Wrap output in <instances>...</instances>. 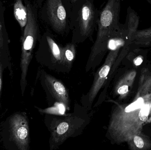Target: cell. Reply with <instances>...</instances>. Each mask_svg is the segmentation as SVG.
<instances>
[{"instance_id": "cell-9", "label": "cell", "mask_w": 151, "mask_h": 150, "mask_svg": "<svg viewBox=\"0 0 151 150\" xmlns=\"http://www.w3.org/2000/svg\"><path fill=\"white\" fill-rule=\"evenodd\" d=\"M40 43L41 50L47 54L52 62L62 64L63 47L51 32L44 33L41 37Z\"/></svg>"}, {"instance_id": "cell-3", "label": "cell", "mask_w": 151, "mask_h": 150, "mask_svg": "<svg viewBox=\"0 0 151 150\" xmlns=\"http://www.w3.org/2000/svg\"><path fill=\"white\" fill-rule=\"evenodd\" d=\"M95 0H85L72 11L70 31L71 42L82 43L88 39L93 41V35L97 25L100 11L96 8Z\"/></svg>"}, {"instance_id": "cell-10", "label": "cell", "mask_w": 151, "mask_h": 150, "mask_svg": "<svg viewBox=\"0 0 151 150\" xmlns=\"http://www.w3.org/2000/svg\"><path fill=\"white\" fill-rule=\"evenodd\" d=\"M45 79L46 85L53 96L68 108L70 106V98L64 85L60 81L48 74L45 75Z\"/></svg>"}, {"instance_id": "cell-16", "label": "cell", "mask_w": 151, "mask_h": 150, "mask_svg": "<svg viewBox=\"0 0 151 150\" xmlns=\"http://www.w3.org/2000/svg\"><path fill=\"white\" fill-rule=\"evenodd\" d=\"M76 55V47L74 43H68L63 48L62 64L70 68L71 67Z\"/></svg>"}, {"instance_id": "cell-4", "label": "cell", "mask_w": 151, "mask_h": 150, "mask_svg": "<svg viewBox=\"0 0 151 150\" xmlns=\"http://www.w3.org/2000/svg\"><path fill=\"white\" fill-rule=\"evenodd\" d=\"M24 1L27 9L28 17L22 38L20 67L22 71L21 84L23 94L25 86L27 69L32 57L33 52L37 41H40L41 37L36 6H34L27 0H24Z\"/></svg>"}, {"instance_id": "cell-8", "label": "cell", "mask_w": 151, "mask_h": 150, "mask_svg": "<svg viewBox=\"0 0 151 150\" xmlns=\"http://www.w3.org/2000/svg\"><path fill=\"white\" fill-rule=\"evenodd\" d=\"M12 135L19 149L27 150L29 148V127L27 119L24 115L17 114L11 119Z\"/></svg>"}, {"instance_id": "cell-15", "label": "cell", "mask_w": 151, "mask_h": 150, "mask_svg": "<svg viewBox=\"0 0 151 150\" xmlns=\"http://www.w3.org/2000/svg\"><path fill=\"white\" fill-rule=\"evenodd\" d=\"M15 18L22 28L25 26L27 21V10L26 6L23 5L22 0H16L14 5Z\"/></svg>"}, {"instance_id": "cell-18", "label": "cell", "mask_w": 151, "mask_h": 150, "mask_svg": "<svg viewBox=\"0 0 151 150\" xmlns=\"http://www.w3.org/2000/svg\"><path fill=\"white\" fill-rule=\"evenodd\" d=\"M85 0H68L71 6L72 11L76 8V7H78Z\"/></svg>"}, {"instance_id": "cell-19", "label": "cell", "mask_w": 151, "mask_h": 150, "mask_svg": "<svg viewBox=\"0 0 151 150\" xmlns=\"http://www.w3.org/2000/svg\"><path fill=\"white\" fill-rule=\"evenodd\" d=\"M3 38L2 26L1 23L0 22V48L3 46Z\"/></svg>"}, {"instance_id": "cell-6", "label": "cell", "mask_w": 151, "mask_h": 150, "mask_svg": "<svg viewBox=\"0 0 151 150\" xmlns=\"http://www.w3.org/2000/svg\"><path fill=\"white\" fill-rule=\"evenodd\" d=\"M84 121L77 116H70L63 119H55L50 127V149L62 144L67 138L72 136L83 125Z\"/></svg>"}, {"instance_id": "cell-22", "label": "cell", "mask_w": 151, "mask_h": 150, "mask_svg": "<svg viewBox=\"0 0 151 150\" xmlns=\"http://www.w3.org/2000/svg\"><path fill=\"white\" fill-rule=\"evenodd\" d=\"M145 1H147L151 5V0H145Z\"/></svg>"}, {"instance_id": "cell-24", "label": "cell", "mask_w": 151, "mask_h": 150, "mask_svg": "<svg viewBox=\"0 0 151 150\" xmlns=\"http://www.w3.org/2000/svg\"><path fill=\"white\" fill-rule=\"evenodd\" d=\"M95 1H96V0H95Z\"/></svg>"}, {"instance_id": "cell-2", "label": "cell", "mask_w": 151, "mask_h": 150, "mask_svg": "<svg viewBox=\"0 0 151 150\" xmlns=\"http://www.w3.org/2000/svg\"><path fill=\"white\" fill-rule=\"evenodd\" d=\"M121 0H107L100 11L97 22L96 38L91 49L88 65L101 60L109 48L111 39L120 26Z\"/></svg>"}, {"instance_id": "cell-5", "label": "cell", "mask_w": 151, "mask_h": 150, "mask_svg": "<svg viewBox=\"0 0 151 150\" xmlns=\"http://www.w3.org/2000/svg\"><path fill=\"white\" fill-rule=\"evenodd\" d=\"M41 8L42 18L54 32L63 36L69 33L72 8L68 0H44Z\"/></svg>"}, {"instance_id": "cell-23", "label": "cell", "mask_w": 151, "mask_h": 150, "mask_svg": "<svg viewBox=\"0 0 151 150\" xmlns=\"http://www.w3.org/2000/svg\"><path fill=\"white\" fill-rule=\"evenodd\" d=\"M151 122V114L150 116V122Z\"/></svg>"}, {"instance_id": "cell-20", "label": "cell", "mask_w": 151, "mask_h": 150, "mask_svg": "<svg viewBox=\"0 0 151 150\" xmlns=\"http://www.w3.org/2000/svg\"><path fill=\"white\" fill-rule=\"evenodd\" d=\"M2 86V66L0 63V93H1V89Z\"/></svg>"}, {"instance_id": "cell-12", "label": "cell", "mask_w": 151, "mask_h": 150, "mask_svg": "<svg viewBox=\"0 0 151 150\" xmlns=\"http://www.w3.org/2000/svg\"><path fill=\"white\" fill-rule=\"evenodd\" d=\"M127 143L129 149L132 150L151 149V139L142 132L134 136Z\"/></svg>"}, {"instance_id": "cell-7", "label": "cell", "mask_w": 151, "mask_h": 150, "mask_svg": "<svg viewBox=\"0 0 151 150\" xmlns=\"http://www.w3.org/2000/svg\"><path fill=\"white\" fill-rule=\"evenodd\" d=\"M121 48L111 49L104 63L96 73L94 82L89 92V101L92 103L104 85L111 68L116 61Z\"/></svg>"}, {"instance_id": "cell-21", "label": "cell", "mask_w": 151, "mask_h": 150, "mask_svg": "<svg viewBox=\"0 0 151 150\" xmlns=\"http://www.w3.org/2000/svg\"><path fill=\"white\" fill-rule=\"evenodd\" d=\"M44 0H36V3H37V5L38 7L41 8Z\"/></svg>"}, {"instance_id": "cell-13", "label": "cell", "mask_w": 151, "mask_h": 150, "mask_svg": "<svg viewBox=\"0 0 151 150\" xmlns=\"http://www.w3.org/2000/svg\"><path fill=\"white\" fill-rule=\"evenodd\" d=\"M139 17L137 12L131 7H129L127 11L126 23L123 25L128 32L129 40L131 44V38L137 31L139 26Z\"/></svg>"}, {"instance_id": "cell-11", "label": "cell", "mask_w": 151, "mask_h": 150, "mask_svg": "<svg viewBox=\"0 0 151 150\" xmlns=\"http://www.w3.org/2000/svg\"><path fill=\"white\" fill-rule=\"evenodd\" d=\"M136 75L135 70H130L126 73L118 82L115 86V92L117 95H119L120 98H124L129 94Z\"/></svg>"}, {"instance_id": "cell-1", "label": "cell", "mask_w": 151, "mask_h": 150, "mask_svg": "<svg viewBox=\"0 0 151 150\" xmlns=\"http://www.w3.org/2000/svg\"><path fill=\"white\" fill-rule=\"evenodd\" d=\"M151 114V71L142 70L136 94L129 104L118 105L111 114L107 133L117 144L127 142L142 132Z\"/></svg>"}, {"instance_id": "cell-17", "label": "cell", "mask_w": 151, "mask_h": 150, "mask_svg": "<svg viewBox=\"0 0 151 150\" xmlns=\"http://www.w3.org/2000/svg\"><path fill=\"white\" fill-rule=\"evenodd\" d=\"M65 106L64 104L61 102H57L53 106L45 109H39L41 112L48 114L58 115H64L65 112Z\"/></svg>"}, {"instance_id": "cell-14", "label": "cell", "mask_w": 151, "mask_h": 150, "mask_svg": "<svg viewBox=\"0 0 151 150\" xmlns=\"http://www.w3.org/2000/svg\"><path fill=\"white\" fill-rule=\"evenodd\" d=\"M137 47L151 46V26L147 29L137 30L132 36L131 46Z\"/></svg>"}]
</instances>
